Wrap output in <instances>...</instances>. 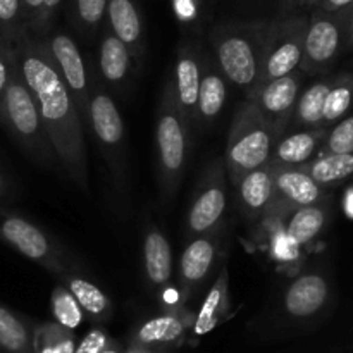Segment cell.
<instances>
[{
    "mask_svg": "<svg viewBox=\"0 0 353 353\" xmlns=\"http://www.w3.org/2000/svg\"><path fill=\"white\" fill-rule=\"evenodd\" d=\"M279 137L281 133L264 119L257 107L245 100L234 112L228 133L226 152L223 157L228 181L234 186L241 176L268 165Z\"/></svg>",
    "mask_w": 353,
    "mask_h": 353,
    "instance_id": "8992f818",
    "label": "cell"
},
{
    "mask_svg": "<svg viewBox=\"0 0 353 353\" xmlns=\"http://www.w3.org/2000/svg\"><path fill=\"white\" fill-rule=\"evenodd\" d=\"M350 19V7L338 12L312 9L309 12L300 71L305 76L330 72L336 59L345 52V37Z\"/></svg>",
    "mask_w": 353,
    "mask_h": 353,
    "instance_id": "ba28073f",
    "label": "cell"
},
{
    "mask_svg": "<svg viewBox=\"0 0 353 353\" xmlns=\"http://www.w3.org/2000/svg\"><path fill=\"white\" fill-rule=\"evenodd\" d=\"M28 37L24 26L23 2L21 0H0V38L16 45Z\"/></svg>",
    "mask_w": 353,
    "mask_h": 353,
    "instance_id": "e575fe53",
    "label": "cell"
},
{
    "mask_svg": "<svg viewBox=\"0 0 353 353\" xmlns=\"http://www.w3.org/2000/svg\"><path fill=\"white\" fill-rule=\"evenodd\" d=\"M202 45L192 38L179 41L172 69V88L179 110L192 128L196 121V102H199L200 78H202Z\"/></svg>",
    "mask_w": 353,
    "mask_h": 353,
    "instance_id": "9a60e30c",
    "label": "cell"
},
{
    "mask_svg": "<svg viewBox=\"0 0 353 353\" xmlns=\"http://www.w3.org/2000/svg\"><path fill=\"white\" fill-rule=\"evenodd\" d=\"M268 28L269 21H231L214 26L209 34L214 61L245 100L262 83Z\"/></svg>",
    "mask_w": 353,
    "mask_h": 353,
    "instance_id": "7a4b0ae2",
    "label": "cell"
},
{
    "mask_svg": "<svg viewBox=\"0 0 353 353\" xmlns=\"http://www.w3.org/2000/svg\"><path fill=\"white\" fill-rule=\"evenodd\" d=\"M76 345L74 331L57 323L34 324L33 353H74Z\"/></svg>",
    "mask_w": 353,
    "mask_h": 353,
    "instance_id": "1f68e13d",
    "label": "cell"
},
{
    "mask_svg": "<svg viewBox=\"0 0 353 353\" xmlns=\"http://www.w3.org/2000/svg\"><path fill=\"white\" fill-rule=\"evenodd\" d=\"M307 23L309 12L286 14L269 21L262 83L283 78L300 69Z\"/></svg>",
    "mask_w": 353,
    "mask_h": 353,
    "instance_id": "30bf717a",
    "label": "cell"
},
{
    "mask_svg": "<svg viewBox=\"0 0 353 353\" xmlns=\"http://www.w3.org/2000/svg\"><path fill=\"white\" fill-rule=\"evenodd\" d=\"M21 2H23L28 37L41 40L52 31V24L64 0H21Z\"/></svg>",
    "mask_w": 353,
    "mask_h": 353,
    "instance_id": "4dcf8cb0",
    "label": "cell"
},
{
    "mask_svg": "<svg viewBox=\"0 0 353 353\" xmlns=\"http://www.w3.org/2000/svg\"><path fill=\"white\" fill-rule=\"evenodd\" d=\"M285 224V234L293 247H307L312 243L330 224L331 202L330 199L319 203L290 212Z\"/></svg>",
    "mask_w": 353,
    "mask_h": 353,
    "instance_id": "484cf974",
    "label": "cell"
},
{
    "mask_svg": "<svg viewBox=\"0 0 353 353\" xmlns=\"http://www.w3.org/2000/svg\"><path fill=\"white\" fill-rule=\"evenodd\" d=\"M107 28L130 50L137 68L143 62L147 52L143 21L134 0H109L107 3Z\"/></svg>",
    "mask_w": 353,
    "mask_h": 353,
    "instance_id": "44dd1931",
    "label": "cell"
},
{
    "mask_svg": "<svg viewBox=\"0 0 353 353\" xmlns=\"http://www.w3.org/2000/svg\"><path fill=\"white\" fill-rule=\"evenodd\" d=\"M157 181L161 202L168 205L181 186L192 152V124L179 110L171 79L162 92L155 117Z\"/></svg>",
    "mask_w": 353,
    "mask_h": 353,
    "instance_id": "3957f363",
    "label": "cell"
},
{
    "mask_svg": "<svg viewBox=\"0 0 353 353\" xmlns=\"http://www.w3.org/2000/svg\"><path fill=\"white\" fill-rule=\"evenodd\" d=\"M300 169H303L317 185L330 190L353 176V154L317 155Z\"/></svg>",
    "mask_w": 353,
    "mask_h": 353,
    "instance_id": "f1b7e54d",
    "label": "cell"
},
{
    "mask_svg": "<svg viewBox=\"0 0 353 353\" xmlns=\"http://www.w3.org/2000/svg\"><path fill=\"white\" fill-rule=\"evenodd\" d=\"M303 83H305V74L296 69L283 78L262 83L247 100L254 103L264 119L283 134L288 131L290 119L293 116L300 92L303 90Z\"/></svg>",
    "mask_w": 353,
    "mask_h": 353,
    "instance_id": "5bb4252c",
    "label": "cell"
},
{
    "mask_svg": "<svg viewBox=\"0 0 353 353\" xmlns=\"http://www.w3.org/2000/svg\"><path fill=\"white\" fill-rule=\"evenodd\" d=\"M109 0H71V23L79 34L95 38L103 28Z\"/></svg>",
    "mask_w": 353,
    "mask_h": 353,
    "instance_id": "d6a6232c",
    "label": "cell"
},
{
    "mask_svg": "<svg viewBox=\"0 0 353 353\" xmlns=\"http://www.w3.org/2000/svg\"><path fill=\"white\" fill-rule=\"evenodd\" d=\"M34 324L0 303V353H33Z\"/></svg>",
    "mask_w": 353,
    "mask_h": 353,
    "instance_id": "83f0119b",
    "label": "cell"
},
{
    "mask_svg": "<svg viewBox=\"0 0 353 353\" xmlns=\"http://www.w3.org/2000/svg\"><path fill=\"white\" fill-rule=\"evenodd\" d=\"M86 128L93 134V140L109 168L117 193L126 195L128 185H130V168H128V138L124 121L114 102V97L100 83L93 65H90Z\"/></svg>",
    "mask_w": 353,
    "mask_h": 353,
    "instance_id": "277c9868",
    "label": "cell"
},
{
    "mask_svg": "<svg viewBox=\"0 0 353 353\" xmlns=\"http://www.w3.org/2000/svg\"><path fill=\"white\" fill-rule=\"evenodd\" d=\"M231 316V293H230V274H228V265L223 264L219 269V274L214 279L212 286L203 296V302L200 305L199 312L193 317L192 334L203 336L216 330L217 326L230 319Z\"/></svg>",
    "mask_w": 353,
    "mask_h": 353,
    "instance_id": "cb8c5ba5",
    "label": "cell"
},
{
    "mask_svg": "<svg viewBox=\"0 0 353 353\" xmlns=\"http://www.w3.org/2000/svg\"><path fill=\"white\" fill-rule=\"evenodd\" d=\"M134 64L130 50L117 40L107 26L102 28L99 38V54L93 69L107 92L126 97L133 88Z\"/></svg>",
    "mask_w": 353,
    "mask_h": 353,
    "instance_id": "2e32d148",
    "label": "cell"
},
{
    "mask_svg": "<svg viewBox=\"0 0 353 353\" xmlns=\"http://www.w3.org/2000/svg\"><path fill=\"white\" fill-rule=\"evenodd\" d=\"M333 79L334 74H330V72L317 76L316 81H312L300 92L295 110H293V116L290 119L288 130L296 131L323 128L324 103H326V97L330 93L331 85H333Z\"/></svg>",
    "mask_w": 353,
    "mask_h": 353,
    "instance_id": "4316f807",
    "label": "cell"
},
{
    "mask_svg": "<svg viewBox=\"0 0 353 353\" xmlns=\"http://www.w3.org/2000/svg\"><path fill=\"white\" fill-rule=\"evenodd\" d=\"M17 195H19V192L16 188V183L0 164V207H7V203L14 202Z\"/></svg>",
    "mask_w": 353,
    "mask_h": 353,
    "instance_id": "f35d334b",
    "label": "cell"
},
{
    "mask_svg": "<svg viewBox=\"0 0 353 353\" xmlns=\"http://www.w3.org/2000/svg\"><path fill=\"white\" fill-rule=\"evenodd\" d=\"M195 314L186 307L181 309H162L161 314L143 321L131 333L130 347L145 348L159 353L162 348L176 347L185 340L192 330Z\"/></svg>",
    "mask_w": 353,
    "mask_h": 353,
    "instance_id": "e0dca14e",
    "label": "cell"
},
{
    "mask_svg": "<svg viewBox=\"0 0 353 353\" xmlns=\"http://www.w3.org/2000/svg\"><path fill=\"white\" fill-rule=\"evenodd\" d=\"M210 2H216V0H210Z\"/></svg>",
    "mask_w": 353,
    "mask_h": 353,
    "instance_id": "7dc6e473",
    "label": "cell"
},
{
    "mask_svg": "<svg viewBox=\"0 0 353 353\" xmlns=\"http://www.w3.org/2000/svg\"><path fill=\"white\" fill-rule=\"evenodd\" d=\"M224 230L212 234L190 238L183 248L178 262V293L181 302L190 303L209 281L217 269V262L223 261Z\"/></svg>",
    "mask_w": 353,
    "mask_h": 353,
    "instance_id": "8fae6325",
    "label": "cell"
},
{
    "mask_svg": "<svg viewBox=\"0 0 353 353\" xmlns=\"http://www.w3.org/2000/svg\"><path fill=\"white\" fill-rule=\"evenodd\" d=\"M0 124L34 164L54 171L61 169L33 95L17 69V62L0 105Z\"/></svg>",
    "mask_w": 353,
    "mask_h": 353,
    "instance_id": "5b68a950",
    "label": "cell"
},
{
    "mask_svg": "<svg viewBox=\"0 0 353 353\" xmlns=\"http://www.w3.org/2000/svg\"><path fill=\"white\" fill-rule=\"evenodd\" d=\"M16 62L37 103L59 165L79 190L88 192L85 124L41 40L21 38L16 43Z\"/></svg>",
    "mask_w": 353,
    "mask_h": 353,
    "instance_id": "6da1fadb",
    "label": "cell"
},
{
    "mask_svg": "<svg viewBox=\"0 0 353 353\" xmlns=\"http://www.w3.org/2000/svg\"><path fill=\"white\" fill-rule=\"evenodd\" d=\"M124 353H155V352L145 350V348H138V347H130Z\"/></svg>",
    "mask_w": 353,
    "mask_h": 353,
    "instance_id": "bcb514c9",
    "label": "cell"
},
{
    "mask_svg": "<svg viewBox=\"0 0 353 353\" xmlns=\"http://www.w3.org/2000/svg\"><path fill=\"white\" fill-rule=\"evenodd\" d=\"M326 134V128L283 133L272 148L271 161L268 165H271L272 169L302 168L319 155L321 145H323Z\"/></svg>",
    "mask_w": 353,
    "mask_h": 353,
    "instance_id": "7402d4cb",
    "label": "cell"
},
{
    "mask_svg": "<svg viewBox=\"0 0 353 353\" xmlns=\"http://www.w3.org/2000/svg\"><path fill=\"white\" fill-rule=\"evenodd\" d=\"M303 12V0H279V16Z\"/></svg>",
    "mask_w": 353,
    "mask_h": 353,
    "instance_id": "60d3db41",
    "label": "cell"
},
{
    "mask_svg": "<svg viewBox=\"0 0 353 353\" xmlns=\"http://www.w3.org/2000/svg\"><path fill=\"white\" fill-rule=\"evenodd\" d=\"M333 300L330 276L319 269L295 276L285 286L279 300L281 317L288 323L303 324L317 319L326 312Z\"/></svg>",
    "mask_w": 353,
    "mask_h": 353,
    "instance_id": "7c38bea8",
    "label": "cell"
},
{
    "mask_svg": "<svg viewBox=\"0 0 353 353\" xmlns=\"http://www.w3.org/2000/svg\"><path fill=\"white\" fill-rule=\"evenodd\" d=\"M343 207H345V214L353 219V186L352 188H348V192L345 193Z\"/></svg>",
    "mask_w": 353,
    "mask_h": 353,
    "instance_id": "7bdbcfd3",
    "label": "cell"
},
{
    "mask_svg": "<svg viewBox=\"0 0 353 353\" xmlns=\"http://www.w3.org/2000/svg\"><path fill=\"white\" fill-rule=\"evenodd\" d=\"M50 310L54 316V323L65 330H78L85 321L81 307L78 305L72 293L64 285H57L50 295Z\"/></svg>",
    "mask_w": 353,
    "mask_h": 353,
    "instance_id": "836d02e7",
    "label": "cell"
},
{
    "mask_svg": "<svg viewBox=\"0 0 353 353\" xmlns=\"http://www.w3.org/2000/svg\"><path fill=\"white\" fill-rule=\"evenodd\" d=\"M228 174L224 159H212L200 174L185 219L188 238L212 234L224 230L228 210Z\"/></svg>",
    "mask_w": 353,
    "mask_h": 353,
    "instance_id": "9c48e42d",
    "label": "cell"
},
{
    "mask_svg": "<svg viewBox=\"0 0 353 353\" xmlns=\"http://www.w3.org/2000/svg\"><path fill=\"white\" fill-rule=\"evenodd\" d=\"M61 281L72 293L86 319L97 324H103L112 317V300L81 271V265L65 272Z\"/></svg>",
    "mask_w": 353,
    "mask_h": 353,
    "instance_id": "d4e9b609",
    "label": "cell"
},
{
    "mask_svg": "<svg viewBox=\"0 0 353 353\" xmlns=\"http://www.w3.org/2000/svg\"><path fill=\"white\" fill-rule=\"evenodd\" d=\"M143 269L150 288L159 296L171 288L174 274L171 243L155 224L148 223L143 234Z\"/></svg>",
    "mask_w": 353,
    "mask_h": 353,
    "instance_id": "603a6c76",
    "label": "cell"
},
{
    "mask_svg": "<svg viewBox=\"0 0 353 353\" xmlns=\"http://www.w3.org/2000/svg\"><path fill=\"white\" fill-rule=\"evenodd\" d=\"M345 52H353V6L350 7V19H348L347 37H345Z\"/></svg>",
    "mask_w": 353,
    "mask_h": 353,
    "instance_id": "b9f144b4",
    "label": "cell"
},
{
    "mask_svg": "<svg viewBox=\"0 0 353 353\" xmlns=\"http://www.w3.org/2000/svg\"><path fill=\"white\" fill-rule=\"evenodd\" d=\"M236 188V209L247 221H259L271 217L276 200L274 171L264 165L241 176L234 185Z\"/></svg>",
    "mask_w": 353,
    "mask_h": 353,
    "instance_id": "d6986e66",
    "label": "cell"
},
{
    "mask_svg": "<svg viewBox=\"0 0 353 353\" xmlns=\"http://www.w3.org/2000/svg\"><path fill=\"white\" fill-rule=\"evenodd\" d=\"M228 86L230 81L214 61L212 54L203 50L202 78H200L199 102H196V128L209 130L216 124L226 105Z\"/></svg>",
    "mask_w": 353,
    "mask_h": 353,
    "instance_id": "ffe728a7",
    "label": "cell"
},
{
    "mask_svg": "<svg viewBox=\"0 0 353 353\" xmlns=\"http://www.w3.org/2000/svg\"><path fill=\"white\" fill-rule=\"evenodd\" d=\"M353 154V114L327 130L319 155Z\"/></svg>",
    "mask_w": 353,
    "mask_h": 353,
    "instance_id": "d590c367",
    "label": "cell"
},
{
    "mask_svg": "<svg viewBox=\"0 0 353 353\" xmlns=\"http://www.w3.org/2000/svg\"><path fill=\"white\" fill-rule=\"evenodd\" d=\"M276 200L272 219L286 217L300 207H309L327 199V190L317 185L303 169H272Z\"/></svg>",
    "mask_w": 353,
    "mask_h": 353,
    "instance_id": "ac0fdd59",
    "label": "cell"
},
{
    "mask_svg": "<svg viewBox=\"0 0 353 353\" xmlns=\"http://www.w3.org/2000/svg\"><path fill=\"white\" fill-rule=\"evenodd\" d=\"M124 352H126V350L121 347V343H117V341L112 340L100 353H124Z\"/></svg>",
    "mask_w": 353,
    "mask_h": 353,
    "instance_id": "ee69618b",
    "label": "cell"
},
{
    "mask_svg": "<svg viewBox=\"0 0 353 353\" xmlns=\"http://www.w3.org/2000/svg\"><path fill=\"white\" fill-rule=\"evenodd\" d=\"M16 69V45L0 38V105Z\"/></svg>",
    "mask_w": 353,
    "mask_h": 353,
    "instance_id": "8d00e7d4",
    "label": "cell"
},
{
    "mask_svg": "<svg viewBox=\"0 0 353 353\" xmlns=\"http://www.w3.org/2000/svg\"><path fill=\"white\" fill-rule=\"evenodd\" d=\"M0 240L59 279L81 265L52 234L7 207H0Z\"/></svg>",
    "mask_w": 353,
    "mask_h": 353,
    "instance_id": "52a82bcc",
    "label": "cell"
},
{
    "mask_svg": "<svg viewBox=\"0 0 353 353\" xmlns=\"http://www.w3.org/2000/svg\"><path fill=\"white\" fill-rule=\"evenodd\" d=\"M353 105V72L343 71L334 74L333 85L326 97L323 112V128L330 130L336 123H340Z\"/></svg>",
    "mask_w": 353,
    "mask_h": 353,
    "instance_id": "f546056e",
    "label": "cell"
},
{
    "mask_svg": "<svg viewBox=\"0 0 353 353\" xmlns=\"http://www.w3.org/2000/svg\"><path fill=\"white\" fill-rule=\"evenodd\" d=\"M41 43L47 50L48 57L54 62L57 72L61 74L86 128L90 99V65L86 64L76 41L64 31H50L47 37L41 38Z\"/></svg>",
    "mask_w": 353,
    "mask_h": 353,
    "instance_id": "4fadbf2b",
    "label": "cell"
},
{
    "mask_svg": "<svg viewBox=\"0 0 353 353\" xmlns=\"http://www.w3.org/2000/svg\"><path fill=\"white\" fill-rule=\"evenodd\" d=\"M112 341L110 334L103 327H92L85 336L76 345L74 353H100Z\"/></svg>",
    "mask_w": 353,
    "mask_h": 353,
    "instance_id": "74e56055",
    "label": "cell"
},
{
    "mask_svg": "<svg viewBox=\"0 0 353 353\" xmlns=\"http://www.w3.org/2000/svg\"><path fill=\"white\" fill-rule=\"evenodd\" d=\"M353 6V0H321L316 9L324 10V12H338L347 7Z\"/></svg>",
    "mask_w": 353,
    "mask_h": 353,
    "instance_id": "ab89813d",
    "label": "cell"
},
{
    "mask_svg": "<svg viewBox=\"0 0 353 353\" xmlns=\"http://www.w3.org/2000/svg\"><path fill=\"white\" fill-rule=\"evenodd\" d=\"M319 2L321 0H303V12H310L312 9H316Z\"/></svg>",
    "mask_w": 353,
    "mask_h": 353,
    "instance_id": "f6af8a7d",
    "label": "cell"
}]
</instances>
